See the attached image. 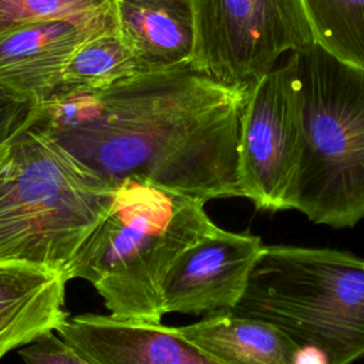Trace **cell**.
Returning a JSON list of instances; mask_svg holds the SVG:
<instances>
[{
	"label": "cell",
	"mask_w": 364,
	"mask_h": 364,
	"mask_svg": "<svg viewBox=\"0 0 364 364\" xmlns=\"http://www.w3.org/2000/svg\"><path fill=\"white\" fill-rule=\"evenodd\" d=\"M247 91L188 65L54 97L38 104L31 125L117 185L148 181L205 203L243 198Z\"/></svg>",
	"instance_id": "1"
},
{
	"label": "cell",
	"mask_w": 364,
	"mask_h": 364,
	"mask_svg": "<svg viewBox=\"0 0 364 364\" xmlns=\"http://www.w3.org/2000/svg\"><path fill=\"white\" fill-rule=\"evenodd\" d=\"M218 229L205 202L148 181L124 179L64 279L90 282L114 318L159 323L162 286L172 264Z\"/></svg>",
	"instance_id": "2"
},
{
	"label": "cell",
	"mask_w": 364,
	"mask_h": 364,
	"mask_svg": "<svg viewBox=\"0 0 364 364\" xmlns=\"http://www.w3.org/2000/svg\"><path fill=\"white\" fill-rule=\"evenodd\" d=\"M118 185L31 124L0 146V263L64 276Z\"/></svg>",
	"instance_id": "3"
},
{
	"label": "cell",
	"mask_w": 364,
	"mask_h": 364,
	"mask_svg": "<svg viewBox=\"0 0 364 364\" xmlns=\"http://www.w3.org/2000/svg\"><path fill=\"white\" fill-rule=\"evenodd\" d=\"M294 54L301 152L284 209L313 223L350 228L364 219V70L316 41Z\"/></svg>",
	"instance_id": "4"
},
{
	"label": "cell",
	"mask_w": 364,
	"mask_h": 364,
	"mask_svg": "<svg viewBox=\"0 0 364 364\" xmlns=\"http://www.w3.org/2000/svg\"><path fill=\"white\" fill-rule=\"evenodd\" d=\"M230 311L276 326L318 364H354L364 357V259L264 246Z\"/></svg>",
	"instance_id": "5"
},
{
	"label": "cell",
	"mask_w": 364,
	"mask_h": 364,
	"mask_svg": "<svg viewBox=\"0 0 364 364\" xmlns=\"http://www.w3.org/2000/svg\"><path fill=\"white\" fill-rule=\"evenodd\" d=\"M191 6L192 67L229 85L250 87L282 54L314 43L301 0H191Z\"/></svg>",
	"instance_id": "6"
},
{
	"label": "cell",
	"mask_w": 364,
	"mask_h": 364,
	"mask_svg": "<svg viewBox=\"0 0 364 364\" xmlns=\"http://www.w3.org/2000/svg\"><path fill=\"white\" fill-rule=\"evenodd\" d=\"M300 152V84L291 53L249 87L239 134L243 198L257 209L283 210Z\"/></svg>",
	"instance_id": "7"
},
{
	"label": "cell",
	"mask_w": 364,
	"mask_h": 364,
	"mask_svg": "<svg viewBox=\"0 0 364 364\" xmlns=\"http://www.w3.org/2000/svg\"><path fill=\"white\" fill-rule=\"evenodd\" d=\"M264 245L259 236L218 229L188 247L162 286L164 313H218L242 299Z\"/></svg>",
	"instance_id": "8"
},
{
	"label": "cell",
	"mask_w": 364,
	"mask_h": 364,
	"mask_svg": "<svg viewBox=\"0 0 364 364\" xmlns=\"http://www.w3.org/2000/svg\"><path fill=\"white\" fill-rule=\"evenodd\" d=\"M117 27L115 9L90 20H53L0 36V85L40 102L57 91L61 73L87 40Z\"/></svg>",
	"instance_id": "9"
},
{
	"label": "cell",
	"mask_w": 364,
	"mask_h": 364,
	"mask_svg": "<svg viewBox=\"0 0 364 364\" xmlns=\"http://www.w3.org/2000/svg\"><path fill=\"white\" fill-rule=\"evenodd\" d=\"M57 333L95 364H225L161 321L84 313L68 317Z\"/></svg>",
	"instance_id": "10"
},
{
	"label": "cell",
	"mask_w": 364,
	"mask_h": 364,
	"mask_svg": "<svg viewBox=\"0 0 364 364\" xmlns=\"http://www.w3.org/2000/svg\"><path fill=\"white\" fill-rule=\"evenodd\" d=\"M117 30L149 73L192 65L191 0H115Z\"/></svg>",
	"instance_id": "11"
},
{
	"label": "cell",
	"mask_w": 364,
	"mask_h": 364,
	"mask_svg": "<svg viewBox=\"0 0 364 364\" xmlns=\"http://www.w3.org/2000/svg\"><path fill=\"white\" fill-rule=\"evenodd\" d=\"M61 273L21 263H0V354L57 331L68 318Z\"/></svg>",
	"instance_id": "12"
},
{
	"label": "cell",
	"mask_w": 364,
	"mask_h": 364,
	"mask_svg": "<svg viewBox=\"0 0 364 364\" xmlns=\"http://www.w3.org/2000/svg\"><path fill=\"white\" fill-rule=\"evenodd\" d=\"M179 330L225 364H317L276 326L230 310L212 313Z\"/></svg>",
	"instance_id": "13"
},
{
	"label": "cell",
	"mask_w": 364,
	"mask_h": 364,
	"mask_svg": "<svg viewBox=\"0 0 364 364\" xmlns=\"http://www.w3.org/2000/svg\"><path fill=\"white\" fill-rule=\"evenodd\" d=\"M145 73H149L148 68L128 48L114 27L95 34L77 48L65 64L60 85L51 98L108 87Z\"/></svg>",
	"instance_id": "14"
},
{
	"label": "cell",
	"mask_w": 364,
	"mask_h": 364,
	"mask_svg": "<svg viewBox=\"0 0 364 364\" xmlns=\"http://www.w3.org/2000/svg\"><path fill=\"white\" fill-rule=\"evenodd\" d=\"M314 41L364 70V0H301Z\"/></svg>",
	"instance_id": "15"
},
{
	"label": "cell",
	"mask_w": 364,
	"mask_h": 364,
	"mask_svg": "<svg viewBox=\"0 0 364 364\" xmlns=\"http://www.w3.org/2000/svg\"><path fill=\"white\" fill-rule=\"evenodd\" d=\"M115 0H0V36L53 20H90L114 11Z\"/></svg>",
	"instance_id": "16"
},
{
	"label": "cell",
	"mask_w": 364,
	"mask_h": 364,
	"mask_svg": "<svg viewBox=\"0 0 364 364\" xmlns=\"http://www.w3.org/2000/svg\"><path fill=\"white\" fill-rule=\"evenodd\" d=\"M18 355L24 364H95L54 331L20 347Z\"/></svg>",
	"instance_id": "17"
},
{
	"label": "cell",
	"mask_w": 364,
	"mask_h": 364,
	"mask_svg": "<svg viewBox=\"0 0 364 364\" xmlns=\"http://www.w3.org/2000/svg\"><path fill=\"white\" fill-rule=\"evenodd\" d=\"M38 101L0 85V146L31 124Z\"/></svg>",
	"instance_id": "18"
},
{
	"label": "cell",
	"mask_w": 364,
	"mask_h": 364,
	"mask_svg": "<svg viewBox=\"0 0 364 364\" xmlns=\"http://www.w3.org/2000/svg\"><path fill=\"white\" fill-rule=\"evenodd\" d=\"M3 357H4V355H1V354H0V360H1V358H3Z\"/></svg>",
	"instance_id": "19"
}]
</instances>
